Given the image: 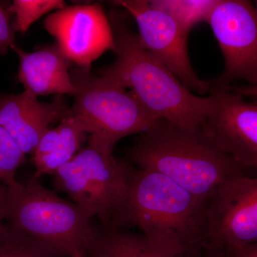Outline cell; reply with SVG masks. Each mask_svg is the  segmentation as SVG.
Segmentation results:
<instances>
[{
    "label": "cell",
    "instance_id": "6da1fadb",
    "mask_svg": "<svg viewBox=\"0 0 257 257\" xmlns=\"http://www.w3.org/2000/svg\"><path fill=\"white\" fill-rule=\"evenodd\" d=\"M207 205L166 176L130 165L124 201L106 228L135 226L166 252L184 257L205 247Z\"/></svg>",
    "mask_w": 257,
    "mask_h": 257
},
{
    "label": "cell",
    "instance_id": "7a4b0ae2",
    "mask_svg": "<svg viewBox=\"0 0 257 257\" xmlns=\"http://www.w3.org/2000/svg\"><path fill=\"white\" fill-rule=\"evenodd\" d=\"M116 60L99 74L132 94L152 116L189 130H201L207 120L210 96L193 94L167 67L144 47L138 34L119 13L109 15Z\"/></svg>",
    "mask_w": 257,
    "mask_h": 257
},
{
    "label": "cell",
    "instance_id": "3957f363",
    "mask_svg": "<svg viewBox=\"0 0 257 257\" xmlns=\"http://www.w3.org/2000/svg\"><path fill=\"white\" fill-rule=\"evenodd\" d=\"M140 170L162 174L204 203L226 184L247 175L208 138L160 120L124 152Z\"/></svg>",
    "mask_w": 257,
    "mask_h": 257
},
{
    "label": "cell",
    "instance_id": "277c9868",
    "mask_svg": "<svg viewBox=\"0 0 257 257\" xmlns=\"http://www.w3.org/2000/svg\"><path fill=\"white\" fill-rule=\"evenodd\" d=\"M92 217L45 188L36 177L8 186L6 220L14 229L65 257H87L100 231Z\"/></svg>",
    "mask_w": 257,
    "mask_h": 257
},
{
    "label": "cell",
    "instance_id": "5b68a950",
    "mask_svg": "<svg viewBox=\"0 0 257 257\" xmlns=\"http://www.w3.org/2000/svg\"><path fill=\"white\" fill-rule=\"evenodd\" d=\"M114 148L93 135L72 160L52 175L54 186L68 194L91 217L109 227L124 201L130 164L113 155Z\"/></svg>",
    "mask_w": 257,
    "mask_h": 257
},
{
    "label": "cell",
    "instance_id": "8992f818",
    "mask_svg": "<svg viewBox=\"0 0 257 257\" xmlns=\"http://www.w3.org/2000/svg\"><path fill=\"white\" fill-rule=\"evenodd\" d=\"M70 76L77 90L72 114L87 124L89 135L113 148L121 139L145 133L161 120L150 114L131 92L91 73V67L77 66Z\"/></svg>",
    "mask_w": 257,
    "mask_h": 257
},
{
    "label": "cell",
    "instance_id": "52a82bcc",
    "mask_svg": "<svg viewBox=\"0 0 257 257\" xmlns=\"http://www.w3.org/2000/svg\"><path fill=\"white\" fill-rule=\"evenodd\" d=\"M207 23L223 57L222 73L210 81L217 87L244 81L257 86V10L248 0H219Z\"/></svg>",
    "mask_w": 257,
    "mask_h": 257
},
{
    "label": "cell",
    "instance_id": "ba28073f",
    "mask_svg": "<svg viewBox=\"0 0 257 257\" xmlns=\"http://www.w3.org/2000/svg\"><path fill=\"white\" fill-rule=\"evenodd\" d=\"M208 95L211 104L203 131L245 173L257 175V99L212 84Z\"/></svg>",
    "mask_w": 257,
    "mask_h": 257
},
{
    "label": "cell",
    "instance_id": "9c48e42d",
    "mask_svg": "<svg viewBox=\"0 0 257 257\" xmlns=\"http://www.w3.org/2000/svg\"><path fill=\"white\" fill-rule=\"evenodd\" d=\"M135 19L140 42L162 62L189 90L198 94L210 92V81L202 80L191 64L187 49V35L170 15L155 8L147 0L113 2Z\"/></svg>",
    "mask_w": 257,
    "mask_h": 257
},
{
    "label": "cell",
    "instance_id": "30bf717a",
    "mask_svg": "<svg viewBox=\"0 0 257 257\" xmlns=\"http://www.w3.org/2000/svg\"><path fill=\"white\" fill-rule=\"evenodd\" d=\"M205 246L233 250L257 243V175L236 177L207 202Z\"/></svg>",
    "mask_w": 257,
    "mask_h": 257
},
{
    "label": "cell",
    "instance_id": "8fae6325",
    "mask_svg": "<svg viewBox=\"0 0 257 257\" xmlns=\"http://www.w3.org/2000/svg\"><path fill=\"white\" fill-rule=\"evenodd\" d=\"M44 28L64 57L78 67H91L106 51L115 50L110 22L100 4L57 10L45 19Z\"/></svg>",
    "mask_w": 257,
    "mask_h": 257
},
{
    "label": "cell",
    "instance_id": "7c38bea8",
    "mask_svg": "<svg viewBox=\"0 0 257 257\" xmlns=\"http://www.w3.org/2000/svg\"><path fill=\"white\" fill-rule=\"evenodd\" d=\"M72 114L62 101L41 102L28 90L19 94H0V126L25 155H33L49 125Z\"/></svg>",
    "mask_w": 257,
    "mask_h": 257
},
{
    "label": "cell",
    "instance_id": "4fadbf2b",
    "mask_svg": "<svg viewBox=\"0 0 257 257\" xmlns=\"http://www.w3.org/2000/svg\"><path fill=\"white\" fill-rule=\"evenodd\" d=\"M20 57L18 80L25 90L35 96L68 94L77 90L71 79L72 65L57 45L46 46L34 52H26L18 46L13 49Z\"/></svg>",
    "mask_w": 257,
    "mask_h": 257
},
{
    "label": "cell",
    "instance_id": "5bb4252c",
    "mask_svg": "<svg viewBox=\"0 0 257 257\" xmlns=\"http://www.w3.org/2000/svg\"><path fill=\"white\" fill-rule=\"evenodd\" d=\"M87 135L89 130L87 124L72 112L62 119L57 127L49 130L32 155L36 167L35 177L53 175L82 150Z\"/></svg>",
    "mask_w": 257,
    "mask_h": 257
},
{
    "label": "cell",
    "instance_id": "9a60e30c",
    "mask_svg": "<svg viewBox=\"0 0 257 257\" xmlns=\"http://www.w3.org/2000/svg\"><path fill=\"white\" fill-rule=\"evenodd\" d=\"M87 256L176 257L166 252L144 235L104 228Z\"/></svg>",
    "mask_w": 257,
    "mask_h": 257
},
{
    "label": "cell",
    "instance_id": "2e32d148",
    "mask_svg": "<svg viewBox=\"0 0 257 257\" xmlns=\"http://www.w3.org/2000/svg\"><path fill=\"white\" fill-rule=\"evenodd\" d=\"M219 0H152L155 8L165 12L189 36L197 24L207 22Z\"/></svg>",
    "mask_w": 257,
    "mask_h": 257
},
{
    "label": "cell",
    "instance_id": "e0dca14e",
    "mask_svg": "<svg viewBox=\"0 0 257 257\" xmlns=\"http://www.w3.org/2000/svg\"><path fill=\"white\" fill-rule=\"evenodd\" d=\"M0 257H65L9 224L0 229Z\"/></svg>",
    "mask_w": 257,
    "mask_h": 257
},
{
    "label": "cell",
    "instance_id": "ac0fdd59",
    "mask_svg": "<svg viewBox=\"0 0 257 257\" xmlns=\"http://www.w3.org/2000/svg\"><path fill=\"white\" fill-rule=\"evenodd\" d=\"M65 7V3L62 0H15L10 8L15 14V31L25 33L43 15Z\"/></svg>",
    "mask_w": 257,
    "mask_h": 257
},
{
    "label": "cell",
    "instance_id": "d6986e66",
    "mask_svg": "<svg viewBox=\"0 0 257 257\" xmlns=\"http://www.w3.org/2000/svg\"><path fill=\"white\" fill-rule=\"evenodd\" d=\"M26 155L9 134L0 126V182L13 183L17 171L25 163Z\"/></svg>",
    "mask_w": 257,
    "mask_h": 257
},
{
    "label": "cell",
    "instance_id": "ffe728a7",
    "mask_svg": "<svg viewBox=\"0 0 257 257\" xmlns=\"http://www.w3.org/2000/svg\"><path fill=\"white\" fill-rule=\"evenodd\" d=\"M15 31L13 25L10 23L8 10L0 3V55L6 53L8 49H14Z\"/></svg>",
    "mask_w": 257,
    "mask_h": 257
},
{
    "label": "cell",
    "instance_id": "44dd1931",
    "mask_svg": "<svg viewBox=\"0 0 257 257\" xmlns=\"http://www.w3.org/2000/svg\"><path fill=\"white\" fill-rule=\"evenodd\" d=\"M225 87L245 97H251L252 99H257V86L246 84L243 86L229 85Z\"/></svg>",
    "mask_w": 257,
    "mask_h": 257
},
{
    "label": "cell",
    "instance_id": "7402d4cb",
    "mask_svg": "<svg viewBox=\"0 0 257 257\" xmlns=\"http://www.w3.org/2000/svg\"><path fill=\"white\" fill-rule=\"evenodd\" d=\"M7 202H8V186L0 182V229L6 220Z\"/></svg>",
    "mask_w": 257,
    "mask_h": 257
},
{
    "label": "cell",
    "instance_id": "603a6c76",
    "mask_svg": "<svg viewBox=\"0 0 257 257\" xmlns=\"http://www.w3.org/2000/svg\"><path fill=\"white\" fill-rule=\"evenodd\" d=\"M228 251H229L232 257H257V243Z\"/></svg>",
    "mask_w": 257,
    "mask_h": 257
},
{
    "label": "cell",
    "instance_id": "cb8c5ba5",
    "mask_svg": "<svg viewBox=\"0 0 257 257\" xmlns=\"http://www.w3.org/2000/svg\"><path fill=\"white\" fill-rule=\"evenodd\" d=\"M199 257H232L227 250L214 248L205 246L204 251Z\"/></svg>",
    "mask_w": 257,
    "mask_h": 257
},
{
    "label": "cell",
    "instance_id": "d4e9b609",
    "mask_svg": "<svg viewBox=\"0 0 257 257\" xmlns=\"http://www.w3.org/2000/svg\"><path fill=\"white\" fill-rule=\"evenodd\" d=\"M254 5H255V8H256V9L257 10V1H255Z\"/></svg>",
    "mask_w": 257,
    "mask_h": 257
},
{
    "label": "cell",
    "instance_id": "484cf974",
    "mask_svg": "<svg viewBox=\"0 0 257 257\" xmlns=\"http://www.w3.org/2000/svg\"><path fill=\"white\" fill-rule=\"evenodd\" d=\"M87 257H91V256H87Z\"/></svg>",
    "mask_w": 257,
    "mask_h": 257
}]
</instances>
